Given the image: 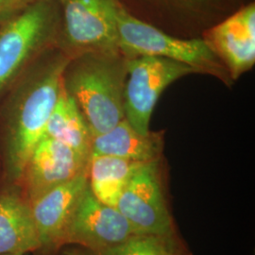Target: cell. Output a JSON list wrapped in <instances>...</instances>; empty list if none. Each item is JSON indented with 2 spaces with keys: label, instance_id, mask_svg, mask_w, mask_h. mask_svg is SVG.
<instances>
[{
  "label": "cell",
  "instance_id": "14",
  "mask_svg": "<svg viewBox=\"0 0 255 255\" xmlns=\"http://www.w3.org/2000/svg\"><path fill=\"white\" fill-rule=\"evenodd\" d=\"M44 136L69 146L87 159L91 157L93 135L76 102L65 90L64 80Z\"/></svg>",
  "mask_w": 255,
  "mask_h": 255
},
{
  "label": "cell",
  "instance_id": "6",
  "mask_svg": "<svg viewBox=\"0 0 255 255\" xmlns=\"http://www.w3.org/2000/svg\"><path fill=\"white\" fill-rule=\"evenodd\" d=\"M196 68L173 60L137 56L126 63L124 84V116L137 131L146 134L155 105L164 89Z\"/></svg>",
  "mask_w": 255,
  "mask_h": 255
},
{
  "label": "cell",
  "instance_id": "21",
  "mask_svg": "<svg viewBox=\"0 0 255 255\" xmlns=\"http://www.w3.org/2000/svg\"></svg>",
  "mask_w": 255,
  "mask_h": 255
},
{
  "label": "cell",
  "instance_id": "5",
  "mask_svg": "<svg viewBox=\"0 0 255 255\" xmlns=\"http://www.w3.org/2000/svg\"><path fill=\"white\" fill-rule=\"evenodd\" d=\"M119 0H59L62 50L71 57L119 50L117 9Z\"/></svg>",
  "mask_w": 255,
  "mask_h": 255
},
{
  "label": "cell",
  "instance_id": "9",
  "mask_svg": "<svg viewBox=\"0 0 255 255\" xmlns=\"http://www.w3.org/2000/svg\"><path fill=\"white\" fill-rule=\"evenodd\" d=\"M89 159L50 137L43 136L29 156L19 184L27 201H35L88 169Z\"/></svg>",
  "mask_w": 255,
  "mask_h": 255
},
{
  "label": "cell",
  "instance_id": "11",
  "mask_svg": "<svg viewBox=\"0 0 255 255\" xmlns=\"http://www.w3.org/2000/svg\"><path fill=\"white\" fill-rule=\"evenodd\" d=\"M206 43L234 80L255 63V5L251 2L208 30Z\"/></svg>",
  "mask_w": 255,
  "mask_h": 255
},
{
  "label": "cell",
  "instance_id": "7",
  "mask_svg": "<svg viewBox=\"0 0 255 255\" xmlns=\"http://www.w3.org/2000/svg\"><path fill=\"white\" fill-rule=\"evenodd\" d=\"M117 208L138 234L173 239V220L164 194L160 160L137 168Z\"/></svg>",
  "mask_w": 255,
  "mask_h": 255
},
{
  "label": "cell",
  "instance_id": "2",
  "mask_svg": "<svg viewBox=\"0 0 255 255\" xmlns=\"http://www.w3.org/2000/svg\"><path fill=\"white\" fill-rule=\"evenodd\" d=\"M115 54L77 55L64 70V88L81 111L93 137L109 131L125 119L126 65L123 68Z\"/></svg>",
  "mask_w": 255,
  "mask_h": 255
},
{
  "label": "cell",
  "instance_id": "18",
  "mask_svg": "<svg viewBox=\"0 0 255 255\" xmlns=\"http://www.w3.org/2000/svg\"><path fill=\"white\" fill-rule=\"evenodd\" d=\"M182 1H187V2H202V1H206V0H182Z\"/></svg>",
  "mask_w": 255,
  "mask_h": 255
},
{
  "label": "cell",
  "instance_id": "4",
  "mask_svg": "<svg viewBox=\"0 0 255 255\" xmlns=\"http://www.w3.org/2000/svg\"><path fill=\"white\" fill-rule=\"evenodd\" d=\"M118 45L128 55L173 60L199 72L222 74L220 60L205 40L179 39L137 18L119 1L117 9Z\"/></svg>",
  "mask_w": 255,
  "mask_h": 255
},
{
  "label": "cell",
  "instance_id": "20",
  "mask_svg": "<svg viewBox=\"0 0 255 255\" xmlns=\"http://www.w3.org/2000/svg\"><path fill=\"white\" fill-rule=\"evenodd\" d=\"M0 179H1V168H0Z\"/></svg>",
  "mask_w": 255,
  "mask_h": 255
},
{
  "label": "cell",
  "instance_id": "19",
  "mask_svg": "<svg viewBox=\"0 0 255 255\" xmlns=\"http://www.w3.org/2000/svg\"><path fill=\"white\" fill-rule=\"evenodd\" d=\"M170 255H177V254H176V251H175V250H174L173 252H172V253H171V254H170Z\"/></svg>",
  "mask_w": 255,
  "mask_h": 255
},
{
  "label": "cell",
  "instance_id": "8",
  "mask_svg": "<svg viewBox=\"0 0 255 255\" xmlns=\"http://www.w3.org/2000/svg\"><path fill=\"white\" fill-rule=\"evenodd\" d=\"M138 234L118 208L98 201L87 186L68 225L64 246L78 245L96 253L118 245Z\"/></svg>",
  "mask_w": 255,
  "mask_h": 255
},
{
  "label": "cell",
  "instance_id": "23",
  "mask_svg": "<svg viewBox=\"0 0 255 255\" xmlns=\"http://www.w3.org/2000/svg\"></svg>",
  "mask_w": 255,
  "mask_h": 255
},
{
  "label": "cell",
  "instance_id": "22",
  "mask_svg": "<svg viewBox=\"0 0 255 255\" xmlns=\"http://www.w3.org/2000/svg\"><path fill=\"white\" fill-rule=\"evenodd\" d=\"M0 168H1V164H0Z\"/></svg>",
  "mask_w": 255,
  "mask_h": 255
},
{
  "label": "cell",
  "instance_id": "17",
  "mask_svg": "<svg viewBox=\"0 0 255 255\" xmlns=\"http://www.w3.org/2000/svg\"><path fill=\"white\" fill-rule=\"evenodd\" d=\"M33 0H0V28L20 14Z\"/></svg>",
  "mask_w": 255,
  "mask_h": 255
},
{
  "label": "cell",
  "instance_id": "13",
  "mask_svg": "<svg viewBox=\"0 0 255 255\" xmlns=\"http://www.w3.org/2000/svg\"><path fill=\"white\" fill-rule=\"evenodd\" d=\"M162 150L161 133L149 131L143 134L126 119H122L109 131L93 137L92 142V154L108 155L136 163L160 160Z\"/></svg>",
  "mask_w": 255,
  "mask_h": 255
},
{
  "label": "cell",
  "instance_id": "1",
  "mask_svg": "<svg viewBox=\"0 0 255 255\" xmlns=\"http://www.w3.org/2000/svg\"><path fill=\"white\" fill-rule=\"evenodd\" d=\"M42 56L0 102L1 179L19 182L29 156L45 133L71 56Z\"/></svg>",
  "mask_w": 255,
  "mask_h": 255
},
{
  "label": "cell",
  "instance_id": "15",
  "mask_svg": "<svg viewBox=\"0 0 255 255\" xmlns=\"http://www.w3.org/2000/svg\"><path fill=\"white\" fill-rule=\"evenodd\" d=\"M142 164L108 155L92 154L87 169L92 194L101 203L117 208L128 180Z\"/></svg>",
  "mask_w": 255,
  "mask_h": 255
},
{
  "label": "cell",
  "instance_id": "16",
  "mask_svg": "<svg viewBox=\"0 0 255 255\" xmlns=\"http://www.w3.org/2000/svg\"><path fill=\"white\" fill-rule=\"evenodd\" d=\"M175 250L173 239L137 235L118 245L96 253L85 252L86 255H169Z\"/></svg>",
  "mask_w": 255,
  "mask_h": 255
},
{
  "label": "cell",
  "instance_id": "12",
  "mask_svg": "<svg viewBox=\"0 0 255 255\" xmlns=\"http://www.w3.org/2000/svg\"><path fill=\"white\" fill-rule=\"evenodd\" d=\"M38 249L30 202L18 182L0 179V255H26Z\"/></svg>",
  "mask_w": 255,
  "mask_h": 255
},
{
  "label": "cell",
  "instance_id": "10",
  "mask_svg": "<svg viewBox=\"0 0 255 255\" xmlns=\"http://www.w3.org/2000/svg\"><path fill=\"white\" fill-rule=\"evenodd\" d=\"M88 186L87 171L46 192L31 202L39 240L34 255H57L79 201Z\"/></svg>",
  "mask_w": 255,
  "mask_h": 255
},
{
  "label": "cell",
  "instance_id": "3",
  "mask_svg": "<svg viewBox=\"0 0 255 255\" xmlns=\"http://www.w3.org/2000/svg\"><path fill=\"white\" fill-rule=\"evenodd\" d=\"M59 0H33L0 28V102L24 74L60 42Z\"/></svg>",
  "mask_w": 255,
  "mask_h": 255
}]
</instances>
